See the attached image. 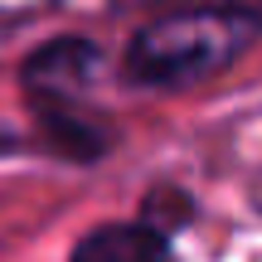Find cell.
<instances>
[{
    "label": "cell",
    "mask_w": 262,
    "mask_h": 262,
    "mask_svg": "<svg viewBox=\"0 0 262 262\" xmlns=\"http://www.w3.org/2000/svg\"><path fill=\"white\" fill-rule=\"evenodd\" d=\"M262 34L253 5H194L170 10L131 34L122 73L141 88H189L233 68Z\"/></svg>",
    "instance_id": "obj_1"
},
{
    "label": "cell",
    "mask_w": 262,
    "mask_h": 262,
    "mask_svg": "<svg viewBox=\"0 0 262 262\" xmlns=\"http://www.w3.org/2000/svg\"><path fill=\"white\" fill-rule=\"evenodd\" d=\"M97 73H102V54L88 39H54L25 63V97L68 156H97L107 146L102 122L88 112Z\"/></svg>",
    "instance_id": "obj_2"
},
{
    "label": "cell",
    "mask_w": 262,
    "mask_h": 262,
    "mask_svg": "<svg viewBox=\"0 0 262 262\" xmlns=\"http://www.w3.org/2000/svg\"><path fill=\"white\" fill-rule=\"evenodd\" d=\"M68 262H170V243L156 224H107L93 228Z\"/></svg>",
    "instance_id": "obj_3"
}]
</instances>
